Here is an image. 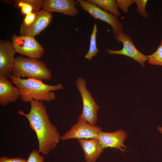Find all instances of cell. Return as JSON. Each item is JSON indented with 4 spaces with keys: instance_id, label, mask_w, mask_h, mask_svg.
<instances>
[{
    "instance_id": "1",
    "label": "cell",
    "mask_w": 162,
    "mask_h": 162,
    "mask_svg": "<svg viewBox=\"0 0 162 162\" xmlns=\"http://www.w3.org/2000/svg\"><path fill=\"white\" fill-rule=\"evenodd\" d=\"M30 102V109L28 113L22 110L18 113L27 118L30 128L34 131L38 141V151L47 155L57 146L61 136L57 127L51 122L46 107L43 102L33 100Z\"/></svg>"
},
{
    "instance_id": "2",
    "label": "cell",
    "mask_w": 162,
    "mask_h": 162,
    "mask_svg": "<svg viewBox=\"0 0 162 162\" xmlns=\"http://www.w3.org/2000/svg\"><path fill=\"white\" fill-rule=\"evenodd\" d=\"M10 78L19 89L20 98L23 102H30L33 100L42 102L52 101L56 98L55 93L52 91L64 88L61 83L50 85L39 80L23 79L13 75L10 76Z\"/></svg>"
},
{
    "instance_id": "3",
    "label": "cell",
    "mask_w": 162,
    "mask_h": 162,
    "mask_svg": "<svg viewBox=\"0 0 162 162\" xmlns=\"http://www.w3.org/2000/svg\"><path fill=\"white\" fill-rule=\"evenodd\" d=\"M21 78L49 80L52 78V73L46 64L38 59L24 57L21 56L15 58L14 66L12 75Z\"/></svg>"
},
{
    "instance_id": "4",
    "label": "cell",
    "mask_w": 162,
    "mask_h": 162,
    "mask_svg": "<svg viewBox=\"0 0 162 162\" xmlns=\"http://www.w3.org/2000/svg\"><path fill=\"white\" fill-rule=\"evenodd\" d=\"M86 83L87 82L81 77L78 78L76 82L83 103L82 111L80 115L89 124L95 126L98 120V110L100 107L87 89Z\"/></svg>"
},
{
    "instance_id": "5",
    "label": "cell",
    "mask_w": 162,
    "mask_h": 162,
    "mask_svg": "<svg viewBox=\"0 0 162 162\" xmlns=\"http://www.w3.org/2000/svg\"><path fill=\"white\" fill-rule=\"evenodd\" d=\"M12 41L16 53L30 58L39 59L44 52L43 46L32 36L13 35Z\"/></svg>"
},
{
    "instance_id": "6",
    "label": "cell",
    "mask_w": 162,
    "mask_h": 162,
    "mask_svg": "<svg viewBox=\"0 0 162 162\" xmlns=\"http://www.w3.org/2000/svg\"><path fill=\"white\" fill-rule=\"evenodd\" d=\"M102 130L99 126L89 124L80 115L77 122L61 136L60 140L65 141L73 139L98 138L99 133Z\"/></svg>"
},
{
    "instance_id": "7",
    "label": "cell",
    "mask_w": 162,
    "mask_h": 162,
    "mask_svg": "<svg viewBox=\"0 0 162 162\" xmlns=\"http://www.w3.org/2000/svg\"><path fill=\"white\" fill-rule=\"evenodd\" d=\"M77 1L82 10L87 12L95 19H99L110 25L114 34L123 32V25L118 17L103 10L86 0H77Z\"/></svg>"
},
{
    "instance_id": "8",
    "label": "cell",
    "mask_w": 162,
    "mask_h": 162,
    "mask_svg": "<svg viewBox=\"0 0 162 162\" xmlns=\"http://www.w3.org/2000/svg\"><path fill=\"white\" fill-rule=\"evenodd\" d=\"M115 39L123 44L122 48L120 50H115L106 49L108 54L125 56L138 62L143 68L145 67V62L147 61L146 55L140 52L134 46L131 37L128 34L121 32L114 34Z\"/></svg>"
},
{
    "instance_id": "9",
    "label": "cell",
    "mask_w": 162,
    "mask_h": 162,
    "mask_svg": "<svg viewBox=\"0 0 162 162\" xmlns=\"http://www.w3.org/2000/svg\"><path fill=\"white\" fill-rule=\"evenodd\" d=\"M16 53L12 42L8 40L0 41V76L8 79L12 75Z\"/></svg>"
},
{
    "instance_id": "10",
    "label": "cell",
    "mask_w": 162,
    "mask_h": 162,
    "mask_svg": "<svg viewBox=\"0 0 162 162\" xmlns=\"http://www.w3.org/2000/svg\"><path fill=\"white\" fill-rule=\"evenodd\" d=\"M77 2L73 0H44L42 7L50 12H57L71 16L77 15L79 10Z\"/></svg>"
},
{
    "instance_id": "11",
    "label": "cell",
    "mask_w": 162,
    "mask_h": 162,
    "mask_svg": "<svg viewBox=\"0 0 162 162\" xmlns=\"http://www.w3.org/2000/svg\"><path fill=\"white\" fill-rule=\"evenodd\" d=\"M127 133L122 130L112 133L101 131L98 134V138L104 149L109 147L115 148L123 152L127 151L122 148H127L124 145L123 142L127 138Z\"/></svg>"
},
{
    "instance_id": "12",
    "label": "cell",
    "mask_w": 162,
    "mask_h": 162,
    "mask_svg": "<svg viewBox=\"0 0 162 162\" xmlns=\"http://www.w3.org/2000/svg\"><path fill=\"white\" fill-rule=\"evenodd\" d=\"M5 77L0 76V104L6 106L20 98V93L18 88Z\"/></svg>"
},
{
    "instance_id": "13",
    "label": "cell",
    "mask_w": 162,
    "mask_h": 162,
    "mask_svg": "<svg viewBox=\"0 0 162 162\" xmlns=\"http://www.w3.org/2000/svg\"><path fill=\"white\" fill-rule=\"evenodd\" d=\"M78 140L83 151L86 162H95L104 151L98 138Z\"/></svg>"
},
{
    "instance_id": "14",
    "label": "cell",
    "mask_w": 162,
    "mask_h": 162,
    "mask_svg": "<svg viewBox=\"0 0 162 162\" xmlns=\"http://www.w3.org/2000/svg\"><path fill=\"white\" fill-rule=\"evenodd\" d=\"M52 15L44 9L37 12L36 18L32 25L23 35L34 37L45 29L51 22Z\"/></svg>"
},
{
    "instance_id": "15",
    "label": "cell",
    "mask_w": 162,
    "mask_h": 162,
    "mask_svg": "<svg viewBox=\"0 0 162 162\" xmlns=\"http://www.w3.org/2000/svg\"><path fill=\"white\" fill-rule=\"evenodd\" d=\"M16 6L21 8V12L26 15L33 12L40 11L42 7V0H14Z\"/></svg>"
},
{
    "instance_id": "16",
    "label": "cell",
    "mask_w": 162,
    "mask_h": 162,
    "mask_svg": "<svg viewBox=\"0 0 162 162\" xmlns=\"http://www.w3.org/2000/svg\"><path fill=\"white\" fill-rule=\"evenodd\" d=\"M103 10L118 17L121 15L116 0H87Z\"/></svg>"
},
{
    "instance_id": "17",
    "label": "cell",
    "mask_w": 162,
    "mask_h": 162,
    "mask_svg": "<svg viewBox=\"0 0 162 162\" xmlns=\"http://www.w3.org/2000/svg\"><path fill=\"white\" fill-rule=\"evenodd\" d=\"M97 32V26L95 23L94 24L92 33L90 36V41L89 50L85 56V58L88 60L95 56L99 50L97 47L96 36Z\"/></svg>"
},
{
    "instance_id": "18",
    "label": "cell",
    "mask_w": 162,
    "mask_h": 162,
    "mask_svg": "<svg viewBox=\"0 0 162 162\" xmlns=\"http://www.w3.org/2000/svg\"><path fill=\"white\" fill-rule=\"evenodd\" d=\"M146 56L150 64L162 66V39L155 51L152 54L146 55Z\"/></svg>"
},
{
    "instance_id": "19",
    "label": "cell",
    "mask_w": 162,
    "mask_h": 162,
    "mask_svg": "<svg viewBox=\"0 0 162 162\" xmlns=\"http://www.w3.org/2000/svg\"><path fill=\"white\" fill-rule=\"evenodd\" d=\"M37 12H33L25 16L20 27V33L21 35H23L34 23Z\"/></svg>"
},
{
    "instance_id": "20",
    "label": "cell",
    "mask_w": 162,
    "mask_h": 162,
    "mask_svg": "<svg viewBox=\"0 0 162 162\" xmlns=\"http://www.w3.org/2000/svg\"><path fill=\"white\" fill-rule=\"evenodd\" d=\"M148 2L147 0H134V3L136 6V11L142 17L145 18L148 17L146 8Z\"/></svg>"
},
{
    "instance_id": "21",
    "label": "cell",
    "mask_w": 162,
    "mask_h": 162,
    "mask_svg": "<svg viewBox=\"0 0 162 162\" xmlns=\"http://www.w3.org/2000/svg\"><path fill=\"white\" fill-rule=\"evenodd\" d=\"M116 1L118 8L124 13H128L129 8L134 3V0H116Z\"/></svg>"
},
{
    "instance_id": "22",
    "label": "cell",
    "mask_w": 162,
    "mask_h": 162,
    "mask_svg": "<svg viewBox=\"0 0 162 162\" xmlns=\"http://www.w3.org/2000/svg\"><path fill=\"white\" fill-rule=\"evenodd\" d=\"M38 151L34 149L32 151L26 162H44V157L40 154Z\"/></svg>"
},
{
    "instance_id": "23",
    "label": "cell",
    "mask_w": 162,
    "mask_h": 162,
    "mask_svg": "<svg viewBox=\"0 0 162 162\" xmlns=\"http://www.w3.org/2000/svg\"><path fill=\"white\" fill-rule=\"evenodd\" d=\"M0 162H26V160L21 158H9L2 156L0 158Z\"/></svg>"
},
{
    "instance_id": "24",
    "label": "cell",
    "mask_w": 162,
    "mask_h": 162,
    "mask_svg": "<svg viewBox=\"0 0 162 162\" xmlns=\"http://www.w3.org/2000/svg\"><path fill=\"white\" fill-rule=\"evenodd\" d=\"M158 131L162 134V127L159 126L157 128Z\"/></svg>"
}]
</instances>
